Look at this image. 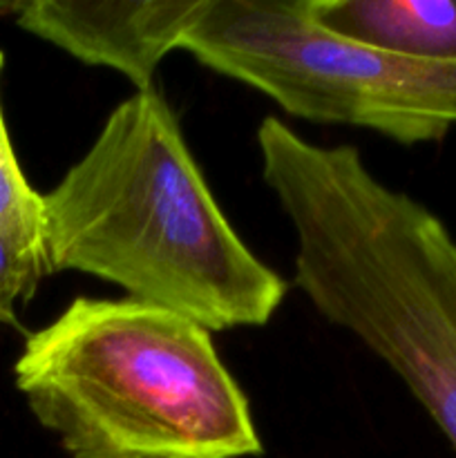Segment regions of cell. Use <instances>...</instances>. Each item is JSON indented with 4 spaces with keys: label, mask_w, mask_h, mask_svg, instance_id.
Masks as SVG:
<instances>
[{
    "label": "cell",
    "mask_w": 456,
    "mask_h": 458,
    "mask_svg": "<svg viewBox=\"0 0 456 458\" xmlns=\"http://www.w3.org/2000/svg\"><path fill=\"white\" fill-rule=\"evenodd\" d=\"M3 67L4 56L0 52V76ZM0 237L7 242L13 255L36 280L40 282L47 276L43 195L30 186L18 164L4 123L3 101H0Z\"/></svg>",
    "instance_id": "cell-7"
},
{
    "label": "cell",
    "mask_w": 456,
    "mask_h": 458,
    "mask_svg": "<svg viewBox=\"0 0 456 458\" xmlns=\"http://www.w3.org/2000/svg\"><path fill=\"white\" fill-rule=\"evenodd\" d=\"M264 183L295 237L293 282L405 383L456 452V240L353 146L258 125Z\"/></svg>",
    "instance_id": "cell-1"
},
{
    "label": "cell",
    "mask_w": 456,
    "mask_h": 458,
    "mask_svg": "<svg viewBox=\"0 0 456 458\" xmlns=\"http://www.w3.org/2000/svg\"><path fill=\"white\" fill-rule=\"evenodd\" d=\"M22 3H0V13H18Z\"/></svg>",
    "instance_id": "cell-9"
},
{
    "label": "cell",
    "mask_w": 456,
    "mask_h": 458,
    "mask_svg": "<svg viewBox=\"0 0 456 458\" xmlns=\"http://www.w3.org/2000/svg\"><path fill=\"white\" fill-rule=\"evenodd\" d=\"M13 380L70 458H244L264 452L210 331L164 307L72 300L27 335Z\"/></svg>",
    "instance_id": "cell-3"
},
{
    "label": "cell",
    "mask_w": 456,
    "mask_h": 458,
    "mask_svg": "<svg viewBox=\"0 0 456 458\" xmlns=\"http://www.w3.org/2000/svg\"><path fill=\"white\" fill-rule=\"evenodd\" d=\"M43 208L47 276H94L208 331L268 325L289 291L219 208L155 88L112 110Z\"/></svg>",
    "instance_id": "cell-2"
},
{
    "label": "cell",
    "mask_w": 456,
    "mask_h": 458,
    "mask_svg": "<svg viewBox=\"0 0 456 458\" xmlns=\"http://www.w3.org/2000/svg\"><path fill=\"white\" fill-rule=\"evenodd\" d=\"M320 30L414 61L456 63V0H307Z\"/></svg>",
    "instance_id": "cell-6"
},
{
    "label": "cell",
    "mask_w": 456,
    "mask_h": 458,
    "mask_svg": "<svg viewBox=\"0 0 456 458\" xmlns=\"http://www.w3.org/2000/svg\"><path fill=\"white\" fill-rule=\"evenodd\" d=\"M182 49L300 119L374 130L402 146L441 141L456 128V63L329 34L307 0H208Z\"/></svg>",
    "instance_id": "cell-4"
},
{
    "label": "cell",
    "mask_w": 456,
    "mask_h": 458,
    "mask_svg": "<svg viewBox=\"0 0 456 458\" xmlns=\"http://www.w3.org/2000/svg\"><path fill=\"white\" fill-rule=\"evenodd\" d=\"M208 0H31L16 13L18 27L89 65H106L141 89L152 88L156 67L182 49L188 30Z\"/></svg>",
    "instance_id": "cell-5"
},
{
    "label": "cell",
    "mask_w": 456,
    "mask_h": 458,
    "mask_svg": "<svg viewBox=\"0 0 456 458\" xmlns=\"http://www.w3.org/2000/svg\"><path fill=\"white\" fill-rule=\"evenodd\" d=\"M40 282L22 267L7 242L0 237V325L21 327L16 316V304L27 302L36 293Z\"/></svg>",
    "instance_id": "cell-8"
}]
</instances>
